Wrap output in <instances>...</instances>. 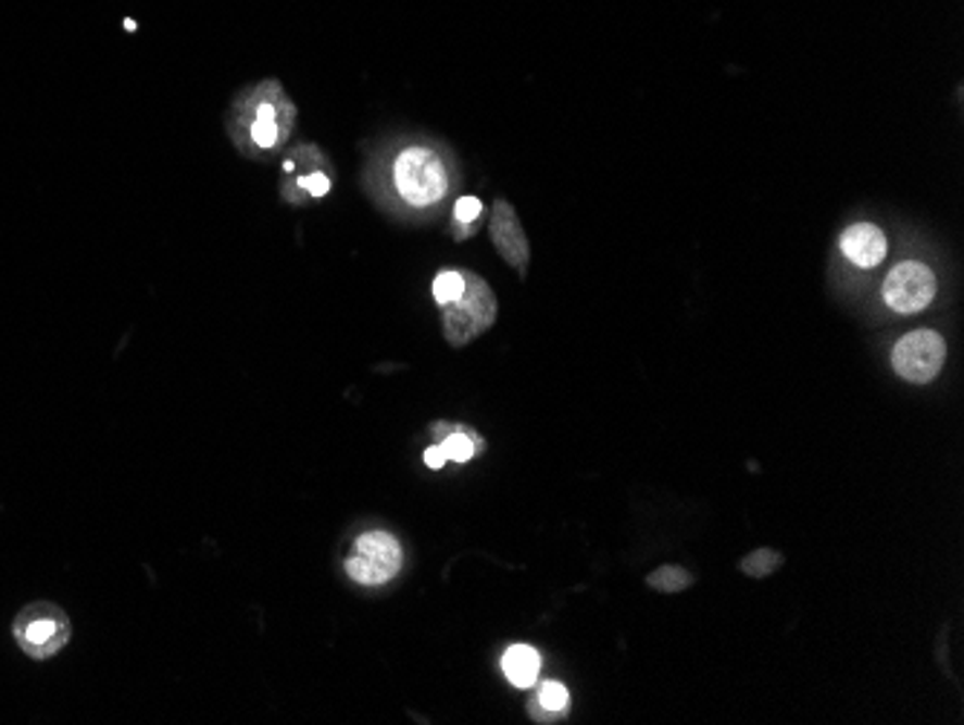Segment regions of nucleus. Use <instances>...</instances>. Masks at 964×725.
<instances>
[{
    "label": "nucleus",
    "instance_id": "2",
    "mask_svg": "<svg viewBox=\"0 0 964 725\" xmlns=\"http://www.w3.org/2000/svg\"><path fill=\"white\" fill-rule=\"evenodd\" d=\"M12 636L17 648L29 659H52L59 650H64L73 639V624L70 616L52 601H33L26 604L12 622Z\"/></svg>",
    "mask_w": 964,
    "mask_h": 725
},
{
    "label": "nucleus",
    "instance_id": "5",
    "mask_svg": "<svg viewBox=\"0 0 964 725\" xmlns=\"http://www.w3.org/2000/svg\"><path fill=\"white\" fill-rule=\"evenodd\" d=\"M402 558V547L390 532H364L347 552L345 570L355 584L378 587L399 575Z\"/></svg>",
    "mask_w": 964,
    "mask_h": 725
},
{
    "label": "nucleus",
    "instance_id": "16",
    "mask_svg": "<svg viewBox=\"0 0 964 725\" xmlns=\"http://www.w3.org/2000/svg\"><path fill=\"white\" fill-rule=\"evenodd\" d=\"M462 292H465V272H439L437 278H434V298H437V304L448 307Z\"/></svg>",
    "mask_w": 964,
    "mask_h": 725
},
{
    "label": "nucleus",
    "instance_id": "12",
    "mask_svg": "<svg viewBox=\"0 0 964 725\" xmlns=\"http://www.w3.org/2000/svg\"><path fill=\"white\" fill-rule=\"evenodd\" d=\"M566 705H569V691H566L561 683L549 679V683L540 685L537 702L535 705H528V711H531L540 723H554V720L566 711Z\"/></svg>",
    "mask_w": 964,
    "mask_h": 725
},
{
    "label": "nucleus",
    "instance_id": "15",
    "mask_svg": "<svg viewBox=\"0 0 964 725\" xmlns=\"http://www.w3.org/2000/svg\"><path fill=\"white\" fill-rule=\"evenodd\" d=\"M479 214H483V203H479L477 197H462V200H456V205H453V237L456 240L471 237V226L477 223Z\"/></svg>",
    "mask_w": 964,
    "mask_h": 725
},
{
    "label": "nucleus",
    "instance_id": "13",
    "mask_svg": "<svg viewBox=\"0 0 964 725\" xmlns=\"http://www.w3.org/2000/svg\"><path fill=\"white\" fill-rule=\"evenodd\" d=\"M690 584H693V575L676 564H664L659 566L655 573L647 575V587L655 592H667V596H671V592L688 590Z\"/></svg>",
    "mask_w": 964,
    "mask_h": 725
},
{
    "label": "nucleus",
    "instance_id": "7",
    "mask_svg": "<svg viewBox=\"0 0 964 725\" xmlns=\"http://www.w3.org/2000/svg\"><path fill=\"white\" fill-rule=\"evenodd\" d=\"M932 298H936V275L930 266L918 261L898 263L884 280V301L904 315L922 312L924 307H930Z\"/></svg>",
    "mask_w": 964,
    "mask_h": 725
},
{
    "label": "nucleus",
    "instance_id": "6",
    "mask_svg": "<svg viewBox=\"0 0 964 725\" xmlns=\"http://www.w3.org/2000/svg\"><path fill=\"white\" fill-rule=\"evenodd\" d=\"M944 359H948V347L936 329H913L892 350V367L901 379L913 385H927L936 379Z\"/></svg>",
    "mask_w": 964,
    "mask_h": 725
},
{
    "label": "nucleus",
    "instance_id": "4",
    "mask_svg": "<svg viewBox=\"0 0 964 725\" xmlns=\"http://www.w3.org/2000/svg\"><path fill=\"white\" fill-rule=\"evenodd\" d=\"M393 179L404 203L416 209H428L448 195V171L439 153L425 145H411L396 157Z\"/></svg>",
    "mask_w": 964,
    "mask_h": 725
},
{
    "label": "nucleus",
    "instance_id": "10",
    "mask_svg": "<svg viewBox=\"0 0 964 725\" xmlns=\"http://www.w3.org/2000/svg\"><path fill=\"white\" fill-rule=\"evenodd\" d=\"M434 434H442L437 446L442 448L445 460H451V463H468L471 457L483 448V439L465 425H434Z\"/></svg>",
    "mask_w": 964,
    "mask_h": 725
},
{
    "label": "nucleus",
    "instance_id": "9",
    "mask_svg": "<svg viewBox=\"0 0 964 725\" xmlns=\"http://www.w3.org/2000/svg\"><path fill=\"white\" fill-rule=\"evenodd\" d=\"M840 252L861 270H873L887 258V235L873 223H857V226H849L840 237Z\"/></svg>",
    "mask_w": 964,
    "mask_h": 725
},
{
    "label": "nucleus",
    "instance_id": "3",
    "mask_svg": "<svg viewBox=\"0 0 964 725\" xmlns=\"http://www.w3.org/2000/svg\"><path fill=\"white\" fill-rule=\"evenodd\" d=\"M497 321V298L486 280L465 272V292L442 310V333L451 347H465Z\"/></svg>",
    "mask_w": 964,
    "mask_h": 725
},
{
    "label": "nucleus",
    "instance_id": "11",
    "mask_svg": "<svg viewBox=\"0 0 964 725\" xmlns=\"http://www.w3.org/2000/svg\"><path fill=\"white\" fill-rule=\"evenodd\" d=\"M503 671L514 688H531L537 683V674H540V657L528 645H514V648L505 650Z\"/></svg>",
    "mask_w": 964,
    "mask_h": 725
},
{
    "label": "nucleus",
    "instance_id": "1",
    "mask_svg": "<svg viewBox=\"0 0 964 725\" xmlns=\"http://www.w3.org/2000/svg\"><path fill=\"white\" fill-rule=\"evenodd\" d=\"M295 118H298V110L289 102L280 82H261L237 96L228 110L226 127L231 142L246 157L266 160L289 142Z\"/></svg>",
    "mask_w": 964,
    "mask_h": 725
},
{
    "label": "nucleus",
    "instance_id": "14",
    "mask_svg": "<svg viewBox=\"0 0 964 725\" xmlns=\"http://www.w3.org/2000/svg\"><path fill=\"white\" fill-rule=\"evenodd\" d=\"M780 564H783V555L777 552V549H754V552H748V555L742 558L739 570H742L746 575H751V578H765V575L777 573V570H780Z\"/></svg>",
    "mask_w": 964,
    "mask_h": 725
},
{
    "label": "nucleus",
    "instance_id": "17",
    "mask_svg": "<svg viewBox=\"0 0 964 725\" xmlns=\"http://www.w3.org/2000/svg\"><path fill=\"white\" fill-rule=\"evenodd\" d=\"M448 463V460H445V454H442V448L439 446H430L428 451H425V465H428V468H442V465Z\"/></svg>",
    "mask_w": 964,
    "mask_h": 725
},
{
    "label": "nucleus",
    "instance_id": "8",
    "mask_svg": "<svg viewBox=\"0 0 964 725\" xmlns=\"http://www.w3.org/2000/svg\"><path fill=\"white\" fill-rule=\"evenodd\" d=\"M491 240H494L497 252L503 254V261L509 266L526 275V266H528V240L523 235V226L517 214H514V205L505 203V200H497L494 211H491Z\"/></svg>",
    "mask_w": 964,
    "mask_h": 725
}]
</instances>
